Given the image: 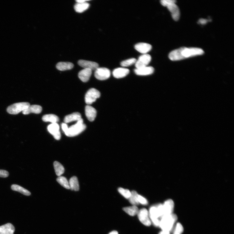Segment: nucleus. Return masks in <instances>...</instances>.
<instances>
[{
	"mask_svg": "<svg viewBox=\"0 0 234 234\" xmlns=\"http://www.w3.org/2000/svg\"><path fill=\"white\" fill-rule=\"evenodd\" d=\"M138 201L139 204L144 205H147L148 204V201L146 198L139 195L138 196Z\"/></svg>",
	"mask_w": 234,
	"mask_h": 234,
	"instance_id": "nucleus-33",
	"label": "nucleus"
},
{
	"mask_svg": "<svg viewBox=\"0 0 234 234\" xmlns=\"http://www.w3.org/2000/svg\"><path fill=\"white\" fill-rule=\"evenodd\" d=\"M100 96L101 94L99 91L94 88L90 89L85 96V102L88 104H91L95 102Z\"/></svg>",
	"mask_w": 234,
	"mask_h": 234,
	"instance_id": "nucleus-5",
	"label": "nucleus"
},
{
	"mask_svg": "<svg viewBox=\"0 0 234 234\" xmlns=\"http://www.w3.org/2000/svg\"><path fill=\"white\" fill-rule=\"evenodd\" d=\"M136 61L135 58H131L122 62L120 65L122 67H129L135 63Z\"/></svg>",
	"mask_w": 234,
	"mask_h": 234,
	"instance_id": "nucleus-30",
	"label": "nucleus"
},
{
	"mask_svg": "<svg viewBox=\"0 0 234 234\" xmlns=\"http://www.w3.org/2000/svg\"><path fill=\"white\" fill-rule=\"evenodd\" d=\"M57 181L63 187L67 189H70L69 183L65 177L60 176Z\"/></svg>",
	"mask_w": 234,
	"mask_h": 234,
	"instance_id": "nucleus-29",
	"label": "nucleus"
},
{
	"mask_svg": "<svg viewBox=\"0 0 234 234\" xmlns=\"http://www.w3.org/2000/svg\"><path fill=\"white\" fill-rule=\"evenodd\" d=\"M118 190L119 193L127 199H129L131 195V192L128 189L119 188Z\"/></svg>",
	"mask_w": 234,
	"mask_h": 234,
	"instance_id": "nucleus-31",
	"label": "nucleus"
},
{
	"mask_svg": "<svg viewBox=\"0 0 234 234\" xmlns=\"http://www.w3.org/2000/svg\"><path fill=\"white\" fill-rule=\"evenodd\" d=\"M138 216L140 222L147 226H150L152 224L149 215V211L145 208L139 210Z\"/></svg>",
	"mask_w": 234,
	"mask_h": 234,
	"instance_id": "nucleus-6",
	"label": "nucleus"
},
{
	"mask_svg": "<svg viewBox=\"0 0 234 234\" xmlns=\"http://www.w3.org/2000/svg\"><path fill=\"white\" fill-rule=\"evenodd\" d=\"M123 210L127 214L131 216L137 215L139 210L136 205H132V206L125 207L123 209Z\"/></svg>",
	"mask_w": 234,
	"mask_h": 234,
	"instance_id": "nucleus-24",
	"label": "nucleus"
},
{
	"mask_svg": "<svg viewBox=\"0 0 234 234\" xmlns=\"http://www.w3.org/2000/svg\"><path fill=\"white\" fill-rule=\"evenodd\" d=\"M15 227L11 223H7L0 226V234H13Z\"/></svg>",
	"mask_w": 234,
	"mask_h": 234,
	"instance_id": "nucleus-18",
	"label": "nucleus"
},
{
	"mask_svg": "<svg viewBox=\"0 0 234 234\" xmlns=\"http://www.w3.org/2000/svg\"><path fill=\"white\" fill-rule=\"evenodd\" d=\"M81 119L80 113L79 112H75L66 116L64 119L66 123H68L72 122L79 121Z\"/></svg>",
	"mask_w": 234,
	"mask_h": 234,
	"instance_id": "nucleus-20",
	"label": "nucleus"
},
{
	"mask_svg": "<svg viewBox=\"0 0 234 234\" xmlns=\"http://www.w3.org/2000/svg\"><path fill=\"white\" fill-rule=\"evenodd\" d=\"M130 70L125 68L120 67L115 69L113 71L112 75L117 79L123 78L128 75Z\"/></svg>",
	"mask_w": 234,
	"mask_h": 234,
	"instance_id": "nucleus-14",
	"label": "nucleus"
},
{
	"mask_svg": "<svg viewBox=\"0 0 234 234\" xmlns=\"http://www.w3.org/2000/svg\"><path fill=\"white\" fill-rule=\"evenodd\" d=\"M138 195L136 191L133 190L131 191V195L129 198V200L130 202L133 205L136 206L140 204L138 201Z\"/></svg>",
	"mask_w": 234,
	"mask_h": 234,
	"instance_id": "nucleus-28",
	"label": "nucleus"
},
{
	"mask_svg": "<svg viewBox=\"0 0 234 234\" xmlns=\"http://www.w3.org/2000/svg\"><path fill=\"white\" fill-rule=\"evenodd\" d=\"M89 6V4L86 2L82 3H77L74 6V9L76 12L82 13L87 10Z\"/></svg>",
	"mask_w": 234,
	"mask_h": 234,
	"instance_id": "nucleus-23",
	"label": "nucleus"
},
{
	"mask_svg": "<svg viewBox=\"0 0 234 234\" xmlns=\"http://www.w3.org/2000/svg\"><path fill=\"white\" fill-rule=\"evenodd\" d=\"M175 0H162L160 1L161 5L164 7H167L168 5L172 3H176Z\"/></svg>",
	"mask_w": 234,
	"mask_h": 234,
	"instance_id": "nucleus-34",
	"label": "nucleus"
},
{
	"mask_svg": "<svg viewBox=\"0 0 234 234\" xmlns=\"http://www.w3.org/2000/svg\"><path fill=\"white\" fill-rule=\"evenodd\" d=\"M78 64L84 69H89L92 71L95 70L99 67L98 64L97 62L82 60L78 61Z\"/></svg>",
	"mask_w": 234,
	"mask_h": 234,
	"instance_id": "nucleus-11",
	"label": "nucleus"
},
{
	"mask_svg": "<svg viewBox=\"0 0 234 234\" xmlns=\"http://www.w3.org/2000/svg\"><path fill=\"white\" fill-rule=\"evenodd\" d=\"M159 234H171V233L169 232L162 230L159 233Z\"/></svg>",
	"mask_w": 234,
	"mask_h": 234,
	"instance_id": "nucleus-38",
	"label": "nucleus"
},
{
	"mask_svg": "<svg viewBox=\"0 0 234 234\" xmlns=\"http://www.w3.org/2000/svg\"><path fill=\"white\" fill-rule=\"evenodd\" d=\"M163 205L164 216L173 213L174 208V204L172 200H166Z\"/></svg>",
	"mask_w": 234,
	"mask_h": 234,
	"instance_id": "nucleus-12",
	"label": "nucleus"
},
{
	"mask_svg": "<svg viewBox=\"0 0 234 234\" xmlns=\"http://www.w3.org/2000/svg\"><path fill=\"white\" fill-rule=\"evenodd\" d=\"M54 167L57 175L60 176L65 172V168L58 161L54 163Z\"/></svg>",
	"mask_w": 234,
	"mask_h": 234,
	"instance_id": "nucleus-26",
	"label": "nucleus"
},
{
	"mask_svg": "<svg viewBox=\"0 0 234 234\" xmlns=\"http://www.w3.org/2000/svg\"><path fill=\"white\" fill-rule=\"evenodd\" d=\"M86 128V126L83 123L82 119H81L75 125L68 128L67 131L65 133L66 135L70 137L75 136L83 131Z\"/></svg>",
	"mask_w": 234,
	"mask_h": 234,
	"instance_id": "nucleus-3",
	"label": "nucleus"
},
{
	"mask_svg": "<svg viewBox=\"0 0 234 234\" xmlns=\"http://www.w3.org/2000/svg\"><path fill=\"white\" fill-rule=\"evenodd\" d=\"M43 121L45 122H50L52 123H57L59 121V118L54 114H48L44 116L42 118Z\"/></svg>",
	"mask_w": 234,
	"mask_h": 234,
	"instance_id": "nucleus-25",
	"label": "nucleus"
},
{
	"mask_svg": "<svg viewBox=\"0 0 234 234\" xmlns=\"http://www.w3.org/2000/svg\"><path fill=\"white\" fill-rule=\"evenodd\" d=\"M76 2L78 3H82L85 2L86 1H84V0H77Z\"/></svg>",
	"mask_w": 234,
	"mask_h": 234,
	"instance_id": "nucleus-39",
	"label": "nucleus"
},
{
	"mask_svg": "<svg viewBox=\"0 0 234 234\" xmlns=\"http://www.w3.org/2000/svg\"><path fill=\"white\" fill-rule=\"evenodd\" d=\"M42 111L41 106L39 105H30L26 109L23 111V113L24 115H28L31 113H33L39 114Z\"/></svg>",
	"mask_w": 234,
	"mask_h": 234,
	"instance_id": "nucleus-19",
	"label": "nucleus"
},
{
	"mask_svg": "<svg viewBox=\"0 0 234 234\" xmlns=\"http://www.w3.org/2000/svg\"><path fill=\"white\" fill-rule=\"evenodd\" d=\"M179 49L181 60L196 56L202 55L204 53L203 49L200 48L182 47Z\"/></svg>",
	"mask_w": 234,
	"mask_h": 234,
	"instance_id": "nucleus-2",
	"label": "nucleus"
},
{
	"mask_svg": "<svg viewBox=\"0 0 234 234\" xmlns=\"http://www.w3.org/2000/svg\"><path fill=\"white\" fill-rule=\"evenodd\" d=\"M73 64L68 62H60L58 63L56 67L58 70L64 71L72 69L74 67Z\"/></svg>",
	"mask_w": 234,
	"mask_h": 234,
	"instance_id": "nucleus-21",
	"label": "nucleus"
},
{
	"mask_svg": "<svg viewBox=\"0 0 234 234\" xmlns=\"http://www.w3.org/2000/svg\"><path fill=\"white\" fill-rule=\"evenodd\" d=\"M167 7L168 10L171 13L173 19L175 21H178L180 16V11L178 7L175 3H172L168 5Z\"/></svg>",
	"mask_w": 234,
	"mask_h": 234,
	"instance_id": "nucleus-10",
	"label": "nucleus"
},
{
	"mask_svg": "<svg viewBox=\"0 0 234 234\" xmlns=\"http://www.w3.org/2000/svg\"><path fill=\"white\" fill-rule=\"evenodd\" d=\"M108 234H118V233L117 231H113L111 232Z\"/></svg>",
	"mask_w": 234,
	"mask_h": 234,
	"instance_id": "nucleus-40",
	"label": "nucleus"
},
{
	"mask_svg": "<svg viewBox=\"0 0 234 234\" xmlns=\"http://www.w3.org/2000/svg\"><path fill=\"white\" fill-rule=\"evenodd\" d=\"M85 112L86 116L88 120L91 122H93L97 115V111L96 109L92 106L88 105L86 106Z\"/></svg>",
	"mask_w": 234,
	"mask_h": 234,
	"instance_id": "nucleus-16",
	"label": "nucleus"
},
{
	"mask_svg": "<svg viewBox=\"0 0 234 234\" xmlns=\"http://www.w3.org/2000/svg\"><path fill=\"white\" fill-rule=\"evenodd\" d=\"M11 189L13 190L18 191L25 195L29 196L31 195L29 191L16 184H13L11 186Z\"/></svg>",
	"mask_w": 234,
	"mask_h": 234,
	"instance_id": "nucleus-27",
	"label": "nucleus"
},
{
	"mask_svg": "<svg viewBox=\"0 0 234 234\" xmlns=\"http://www.w3.org/2000/svg\"><path fill=\"white\" fill-rule=\"evenodd\" d=\"M94 75L96 78L99 80H105L110 77L111 72L107 68L98 67L95 70Z\"/></svg>",
	"mask_w": 234,
	"mask_h": 234,
	"instance_id": "nucleus-7",
	"label": "nucleus"
},
{
	"mask_svg": "<svg viewBox=\"0 0 234 234\" xmlns=\"http://www.w3.org/2000/svg\"><path fill=\"white\" fill-rule=\"evenodd\" d=\"M92 70L88 69H84L79 73L80 79L83 82H86L88 81L92 74Z\"/></svg>",
	"mask_w": 234,
	"mask_h": 234,
	"instance_id": "nucleus-17",
	"label": "nucleus"
},
{
	"mask_svg": "<svg viewBox=\"0 0 234 234\" xmlns=\"http://www.w3.org/2000/svg\"><path fill=\"white\" fill-rule=\"evenodd\" d=\"M9 175L8 172L4 170H0V177L2 178H6Z\"/></svg>",
	"mask_w": 234,
	"mask_h": 234,
	"instance_id": "nucleus-35",
	"label": "nucleus"
},
{
	"mask_svg": "<svg viewBox=\"0 0 234 234\" xmlns=\"http://www.w3.org/2000/svg\"><path fill=\"white\" fill-rule=\"evenodd\" d=\"M151 59V57L149 54H146L141 55L135 63L136 68L139 69L147 67Z\"/></svg>",
	"mask_w": 234,
	"mask_h": 234,
	"instance_id": "nucleus-8",
	"label": "nucleus"
},
{
	"mask_svg": "<svg viewBox=\"0 0 234 234\" xmlns=\"http://www.w3.org/2000/svg\"><path fill=\"white\" fill-rule=\"evenodd\" d=\"M209 22V20L204 19H201L198 21V23L201 25H205Z\"/></svg>",
	"mask_w": 234,
	"mask_h": 234,
	"instance_id": "nucleus-37",
	"label": "nucleus"
},
{
	"mask_svg": "<svg viewBox=\"0 0 234 234\" xmlns=\"http://www.w3.org/2000/svg\"><path fill=\"white\" fill-rule=\"evenodd\" d=\"M177 219V216L174 213L165 215L160 219L159 227L162 231L170 232L173 229Z\"/></svg>",
	"mask_w": 234,
	"mask_h": 234,
	"instance_id": "nucleus-1",
	"label": "nucleus"
},
{
	"mask_svg": "<svg viewBox=\"0 0 234 234\" xmlns=\"http://www.w3.org/2000/svg\"><path fill=\"white\" fill-rule=\"evenodd\" d=\"M70 189L76 191L79 190L80 186L77 177L74 176L71 178L69 182Z\"/></svg>",
	"mask_w": 234,
	"mask_h": 234,
	"instance_id": "nucleus-22",
	"label": "nucleus"
},
{
	"mask_svg": "<svg viewBox=\"0 0 234 234\" xmlns=\"http://www.w3.org/2000/svg\"><path fill=\"white\" fill-rule=\"evenodd\" d=\"M154 71V68L152 67H146L134 70L135 73L139 76H147L151 75Z\"/></svg>",
	"mask_w": 234,
	"mask_h": 234,
	"instance_id": "nucleus-15",
	"label": "nucleus"
},
{
	"mask_svg": "<svg viewBox=\"0 0 234 234\" xmlns=\"http://www.w3.org/2000/svg\"><path fill=\"white\" fill-rule=\"evenodd\" d=\"M135 48L138 52L144 54L149 52L151 50L152 46L148 44L140 43L135 46Z\"/></svg>",
	"mask_w": 234,
	"mask_h": 234,
	"instance_id": "nucleus-13",
	"label": "nucleus"
},
{
	"mask_svg": "<svg viewBox=\"0 0 234 234\" xmlns=\"http://www.w3.org/2000/svg\"><path fill=\"white\" fill-rule=\"evenodd\" d=\"M30 105V104L27 102L16 103L9 106L7 109V111L10 114L16 115L21 112L24 111Z\"/></svg>",
	"mask_w": 234,
	"mask_h": 234,
	"instance_id": "nucleus-4",
	"label": "nucleus"
},
{
	"mask_svg": "<svg viewBox=\"0 0 234 234\" xmlns=\"http://www.w3.org/2000/svg\"><path fill=\"white\" fill-rule=\"evenodd\" d=\"M48 130L56 140H59L61 138L59 131V126L57 123H52L48 127Z\"/></svg>",
	"mask_w": 234,
	"mask_h": 234,
	"instance_id": "nucleus-9",
	"label": "nucleus"
},
{
	"mask_svg": "<svg viewBox=\"0 0 234 234\" xmlns=\"http://www.w3.org/2000/svg\"><path fill=\"white\" fill-rule=\"evenodd\" d=\"M184 231V228L182 224L179 223H177L174 229L173 234H182Z\"/></svg>",
	"mask_w": 234,
	"mask_h": 234,
	"instance_id": "nucleus-32",
	"label": "nucleus"
},
{
	"mask_svg": "<svg viewBox=\"0 0 234 234\" xmlns=\"http://www.w3.org/2000/svg\"><path fill=\"white\" fill-rule=\"evenodd\" d=\"M62 127L63 131L65 133H66L68 129V127L67 124L66 123H62Z\"/></svg>",
	"mask_w": 234,
	"mask_h": 234,
	"instance_id": "nucleus-36",
	"label": "nucleus"
}]
</instances>
